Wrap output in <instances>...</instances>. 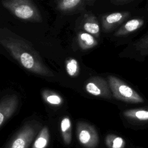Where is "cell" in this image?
<instances>
[{"mask_svg":"<svg viewBox=\"0 0 148 148\" xmlns=\"http://www.w3.org/2000/svg\"><path fill=\"white\" fill-rule=\"evenodd\" d=\"M0 43L10 54L29 72L43 76H54L38 52L25 39L7 28L0 29Z\"/></svg>","mask_w":148,"mask_h":148,"instance_id":"1","label":"cell"},{"mask_svg":"<svg viewBox=\"0 0 148 148\" xmlns=\"http://www.w3.org/2000/svg\"><path fill=\"white\" fill-rule=\"evenodd\" d=\"M2 6L17 18L31 22L40 23L42 18L33 2L29 0H3Z\"/></svg>","mask_w":148,"mask_h":148,"instance_id":"2","label":"cell"},{"mask_svg":"<svg viewBox=\"0 0 148 148\" xmlns=\"http://www.w3.org/2000/svg\"><path fill=\"white\" fill-rule=\"evenodd\" d=\"M108 80L114 98L128 102H138L141 100L139 95L131 87L117 77L110 75L108 77Z\"/></svg>","mask_w":148,"mask_h":148,"instance_id":"3","label":"cell"},{"mask_svg":"<svg viewBox=\"0 0 148 148\" xmlns=\"http://www.w3.org/2000/svg\"><path fill=\"white\" fill-rule=\"evenodd\" d=\"M38 127L34 124H25L16 134L6 148H28L37 134Z\"/></svg>","mask_w":148,"mask_h":148,"instance_id":"4","label":"cell"},{"mask_svg":"<svg viewBox=\"0 0 148 148\" xmlns=\"http://www.w3.org/2000/svg\"><path fill=\"white\" fill-rule=\"evenodd\" d=\"M76 135L78 141L85 148H95L99 143V136L94 126L84 121L76 125Z\"/></svg>","mask_w":148,"mask_h":148,"instance_id":"5","label":"cell"},{"mask_svg":"<svg viewBox=\"0 0 148 148\" xmlns=\"http://www.w3.org/2000/svg\"><path fill=\"white\" fill-rule=\"evenodd\" d=\"M85 90L92 95L109 99L112 92L108 82L99 76H93L89 78L85 84Z\"/></svg>","mask_w":148,"mask_h":148,"instance_id":"6","label":"cell"},{"mask_svg":"<svg viewBox=\"0 0 148 148\" xmlns=\"http://www.w3.org/2000/svg\"><path fill=\"white\" fill-rule=\"evenodd\" d=\"M18 105V99L15 95H7L1 100L0 127L13 115Z\"/></svg>","mask_w":148,"mask_h":148,"instance_id":"7","label":"cell"},{"mask_svg":"<svg viewBox=\"0 0 148 148\" xmlns=\"http://www.w3.org/2000/svg\"><path fill=\"white\" fill-rule=\"evenodd\" d=\"M88 1L82 0H62L57 3L58 9L65 13H71L78 11L83 9L86 5H88Z\"/></svg>","mask_w":148,"mask_h":148,"instance_id":"8","label":"cell"},{"mask_svg":"<svg viewBox=\"0 0 148 148\" xmlns=\"http://www.w3.org/2000/svg\"><path fill=\"white\" fill-rule=\"evenodd\" d=\"M83 28L84 30L94 36L98 38L100 28L97 18L92 14H86L84 18Z\"/></svg>","mask_w":148,"mask_h":148,"instance_id":"9","label":"cell"},{"mask_svg":"<svg viewBox=\"0 0 148 148\" xmlns=\"http://www.w3.org/2000/svg\"><path fill=\"white\" fill-rule=\"evenodd\" d=\"M77 40L79 47L83 50L90 49L98 45V42L94 36L86 32H79Z\"/></svg>","mask_w":148,"mask_h":148,"instance_id":"10","label":"cell"},{"mask_svg":"<svg viewBox=\"0 0 148 148\" xmlns=\"http://www.w3.org/2000/svg\"><path fill=\"white\" fill-rule=\"evenodd\" d=\"M124 17V13L120 12L112 13L109 14L105 15L103 16L102 27L105 32H108L117 24L119 23L120 21Z\"/></svg>","mask_w":148,"mask_h":148,"instance_id":"11","label":"cell"},{"mask_svg":"<svg viewBox=\"0 0 148 148\" xmlns=\"http://www.w3.org/2000/svg\"><path fill=\"white\" fill-rule=\"evenodd\" d=\"M61 133L64 143L68 145L72 141V124L70 119L66 116L61 121Z\"/></svg>","mask_w":148,"mask_h":148,"instance_id":"12","label":"cell"},{"mask_svg":"<svg viewBox=\"0 0 148 148\" xmlns=\"http://www.w3.org/2000/svg\"><path fill=\"white\" fill-rule=\"evenodd\" d=\"M50 139V132L47 127H43L36 136L32 148H46Z\"/></svg>","mask_w":148,"mask_h":148,"instance_id":"13","label":"cell"},{"mask_svg":"<svg viewBox=\"0 0 148 148\" xmlns=\"http://www.w3.org/2000/svg\"><path fill=\"white\" fill-rule=\"evenodd\" d=\"M42 96L45 102L50 105L58 106L62 103V98L57 93L49 90H44L42 92Z\"/></svg>","mask_w":148,"mask_h":148,"instance_id":"14","label":"cell"},{"mask_svg":"<svg viewBox=\"0 0 148 148\" xmlns=\"http://www.w3.org/2000/svg\"><path fill=\"white\" fill-rule=\"evenodd\" d=\"M105 142L108 148H124L125 146L124 140L113 134L107 135L105 137Z\"/></svg>","mask_w":148,"mask_h":148,"instance_id":"15","label":"cell"},{"mask_svg":"<svg viewBox=\"0 0 148 148\" xmlns=\"http://www.w3.org/2000/svg\"><path fill=\"white\" fill-rule=\"evenodd\" d=\"M66 71L69 76L76 77L79 73V65L75 58H69L65 62Z\"/></svg>","mask_w":148,"mask_h":148,"instance_id":"16","label":"cell"},{"mask_svg":"<svg viewBox=\"0 0 148 148\" xmlns=\"http://www.w3.org/2000/svg\"><path fill=\"white\" fill-rule=\"evenodd\" d=\"M139 25V21L136 19H132L127 21L124 25L121 30L117 32L116 35H121L124 32H132L136 29Z\"/></svg>","mask_w":148,"mask_h":148,"instance_id":"17","label":"cell"},{"mask_svg":"<svg viewBox=\"0 0 148 148\" xmlns=\"http://www.w3.org/2000/svg\"><path fill=\"white\" fill-rule=\"evenodd\" d=\"M135 116L140 120L148 119V112L145 110H138L135 113Z\"/></svg>","mask_w":148,"mask_h":148,"instance_id":"18","label":"cell"}]
</instances>
